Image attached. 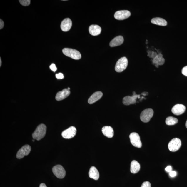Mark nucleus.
Wrapping results in <instances>:
<instances>
[{
    "label": "nucleus",
    "mask_w": 187,
    "mask_h": 187,
    "mask_svg": "<svg viewBox=\"0 0 187 187\" xmlns=\"http://www.w3.org/2000/svg\"><path fill=\"white\" fill-rule=\"evenodd\" d=\"M46 126L44 124L39 125L32 134L33 139L39 141L43 138L46 135Z\"/></svg>",
    "instance_id": "1"
},
{
    "label": "nucleus",
    "mask_w": 187,
    "mask_h": 187,
    "mask_svg": "<svg viewBox=\"0 0 187 187\" xmlns=\"http://www.w3.org/2000/svg\"><path fill=\"white\" fill-rule=\"evenodd\" d=\"M62 52L65 55L75 60L81 59V56L78 51L73 49L65 48L62 50Z\"/></svg>",
    "instance_id": "2"
},
{
    "label": "nucleus",
    "mask_w": 187,
    "mask_h": 187,
    "mask_svg": "<svg viewBox=\"0 0 187 187\" xmlns=\"http://www.w3.org/2000/svg\"><path fill=\"white\" fill-rule=\"evenodd\" d=\"M128 65V60L126 57L121 58L117 62L115 66V70L118 73L123 71L127 67Z\"/></svg>",
    "instance_id": "3"
},
{
    "label": "nucleus",
    "mask_w": 187,
    "mask_h": 187,
    "mask_svg": "<svg viewBox=\"0 0 187 187\" xmlns=\"http://www.w3.org/2000/svg\"><path fill=\"white\" fill-rule=\"evenodd\" d=\"M153 115V109L148 108L144 110L140 114V118L142 122L145 123L149 122Z\"/></svg>",
    "instance_id": "4"
},
{
    "label": "nucleus",
    "mask_w": 187,
    "mask_h": 187,
    "mask_svg": "<svg viewBox=\"0 0 187 187\" xmlns=\"http://www.w3.org/2000/svg\"><path fill=\"white\" fill-rule=\"evenodd\" d=\"M52 170L54 174L58 178H63L66 176V172L65 169L61 165L55 166L53 167Z\"/></svg>",
    "instance_id": "5"
},
{
    "label": "nucleus",
    "mask_w": 187,
    "mask_h": 187,
    "mask_svg": "<svg viewBox=\"0 0 187 187\" xmlns=\"http://www.w3.org/2000/svg\"><path fill=\"white\" fill-rule=\"evenodd\" d=\"M181 146V141L178 138H175L169 142L168 145V149L171 151L175 152L180 149Z\"/></svg>",
    "instance_id": "6"
},
{
    "label": "nucleus",
    "mask_w": 187,
    "mask_h": 187,
    "mask_svg": "<svg viewBox=\"0 0 187 187\" xmlns=\"http://www.w3.org/2000/svg\"><path fill=\"white\" fill-rule=\"evenodd\" d=\"M129 138L132 145L134 147L140 148L142 147V143L139 134L136 132L130 134Z\"/></svg>",
    "instance_id": "7"
},
{
    "label": "nucleus",
    "mask_w": 187,
    "mask_h": 187,
    "mask_svg": "<svg viewBox=\"0 0 187 187\" xmlns=\"http://www.w3.org/2000/svg\"><path fill=\"white\" fill-rule=\"evenodd\" d=\"M76 128L74 126H71L68 129L64 130L62 133V136L64 138L70 139L74 137L76 134Z\"/></svg>",
    "instance_id": "8"
},
{
    "label": "nucleus",
    "mask_w": 187,
    "mask_h": 187,
    "mask_svg": "<svg viewBox=\"0 0 187 187\" xmlns=\"http://www.w3.org/2000/svg\"><path fill=\"white\" fill-rule=\"evenodd\" d=\"M31 151V147L28 145H25L19 150L16 155L17 159H21L24 158L25 156L28 155Z\"/></svg>",
    "instance_id": "9"
},
{
    "label": "nucleus",
    "mask_w": 187,
    "mask_h": 187,
    "mask_svg": "<svg viewBox=\"0 0 187 187\" xmlns=\"http://www.w3.org/2000/svg\"><path fill=\"white\" fill-rule=\"evenodd\" d=\"M140 97V95L136 94L135 92H134L133 96H127L124 97L123 103L126 106L135 104L136 102V100L138 98H139Z\"/></svg>",
    "instance_id": "10"
},
{
    "label": "nucleus",
    "mask_w": 187,
    "mask_h": 187,
    "mask_svg": "<svg viewBox=\"0 0 187 187\" xmlns=\"http://www.w3.org/2000/svg\"><path fill=\"white\" fill-rule=\"evenodd\" d=\"M131 15V13L128 11L122 10L117 11L115 13V18L118 20H122L128 18Z\"/></svg>",
    "instance_id": "11"
},
{
    "label": "nucleus",
    "mask_w": 187,
    "mask_h": 187,
    "mask_svg": "<svg viewBox=\"0 0 187 187\" xmlns=\"http://www.w3.org/2000/svg\"><path fill=\"white\" fill-rule=\"evenodd\" d=\"M186 108L182 104H177L173 107L171 112L175 115L179 116L184 113Z\"/></svg>",
    "instance_id": "12"
},
{
    "label": "nucleus",
    "mask_w": 187,
    "mask_h": 187,
    "mask_svg": "<svg viewBox=\"0 0 187 187\" xmlns=\"http://www.w3.org/2000/svg\"><path fill=\"white\" fill-rule=\"evenodd\" d=\"M71 94V91L68 89H64L61 91L58 92L56 95V99L58 101L64 100L69 96Z\"/></svg>",
    "instance_id": "13"
},
{
    "label": "nucleus",
    "mask_w": 187,
    "mask_h": 187,
    "mask_svg": "<svg viewBox=\"0 0 187 187\" xmlns=\"http://www.w3.org/2000/svg\"><path fill=\"white\" fill-rule=\"evenodd\" d=\"M72 21L69 18H66L62 21L60 27L64 32H67L71 29L72 26Z\"/></svg>",
    "instance_id": "14"
},
{
    "label": "nucleus",
    "mask_w": 187,
    "mask_h": 187,
    "mask_svg": "<svg viewBox=\"0 0 187 187\" xmlns=\"http://www.w3.org/2000/svg\"><path fill=\"white\" fill-rule=\"evenodd\" d=\"M103 93L100 91H97L93 93L89 99L88 103L89 104H92L97 102L103 96Z\"/></svg>",
    "instance_id": "15"
},
{
    "label": "nucleus",
    "mask_w": 187,
    "mask_h": 187,
    "mask_svg": "<svg viewBox=\"0 0 187 187\" xmlns=\"http://www.w3.org/2000/svg\"><path fill=\"white\" fill-rule=\"evenodd\" d=\"M101 31H102V29L98 25H91L89 28V33L93 36H98L101 34Z\"/></svg>",
    "instance_id": "16"
},
{
    "label": "nucleus",
    "mask_w": 187,
    "mask_h": 187,
    "mask_svg": "<svg viewBox=\"0 0 187 187\" xmlns=\"http://www.w3.org/2000/svg\"><path fill=\"white\" fill-rule=\"evenodd\" d=\"M89 178L95 180H98L100 177L98 171L94 166L91 167L89 169Z\"/></svg>",
    "instance_id": "17"
},
{
    "label": "nucleus",
    "mask_w": 187,
    "mask_h": 187,
    "mask_svg": "<svg viewBox=\"0 0 187 187\" xmlns=\"http://www.w3.org/2000/svg\"><path fill=\"white\" fill-rule=\"evenodd\" d=\"M102 132L103 134L108 138H112L114 136L113 129L110 126H105L102 128Z\"/></svg>",
    "instance_id": "18"
},
{
    "label": "nucleus",
    "mask_w": 187,
    "mask_h": 187,
    "mask_svg": "<svg viewBox=\"0 0 187 187\" xmlns=\"http://www.w3.org/2000/svg\"><path fill=\"white\" fill-rule=\"evenodd\" d=\"M124 42L123 37L122 36H118L116 37L113 39L110 42V46L115 47L121 45Z\"/></svg>",
    "instance_id": "19"
},
{
    "label": "nucleus",
    "mask_w": 187,
    "mask_h": 187,
    "mask_svg": "<svg viewBox=\"0 0 187 187\" xmlns=\"http://www.w3.org/2000/svg\"><path fill=\"white\" fill-rule=\"evenodd\" d=\"M140 169V165L137 161L133 160L131 163L130 171L133 174H136L139 171Z\"/></svg>",
    "instance_id": "20"
},
{
    "label": "nucleus",
    "mask_w": 187,
    "mask_h": 187,
    "mask_svg": "<svg viewBox=\"0 0 187 187\" xmlns=\"http://www.w3.org/2000/svg\"><path fill=\"white\" fill-rule=\"evenodd\" d=\"M151 22L153 24L161 26H166L167 21L164 19L160 17H156L151 19Z\"/></svg>",
    "instance_id": "21"
},
{
    "label": "nucleus",
    "mask_w": 187,
    "mask_h": 187,
    "mask_svg": "<svg viewBox=\"0 0 187 187\" xmlns=\"http://www.w3.org/2000/svg\"><path fill=\"white\" fill-rule=\"evenodd\" d=\"M165 60L163 57V55L161 54H158V55L154 58L153 60V64H157L159 66H161L164 64Z\"/></svg>",
    "instance_id": "22"
},
{
    "label": "nucleus",
    "mask_w": 187,
    "mask_h": 187,
    "mask_svg": "<svg viewBox=\"0 0 187 187\" xmlns=\"http://www.w3.org/2000/svg\"><path fill=\"white\" fill-rule=\"evenodd\" d=\"M165 122L167 125L172 126L178 123V120L173 117L169 116L166 118Z\"/></svg>",
    "instance_id": "23"
},
{
    "label": "nucleus",
    "mask_w": 187,
    "mask_h": 187,
    "mask_svg": "<svg viewBox=\"0 0 187 187\" xmlns=\"http://www.w3.org/2000/svg\"><path fill=\"white\" fill-rule=\"evenodd\" d=\"M19 1L23 6H28L30 5L31 1L30 0H19Z\"/></svg>",
    "instance_id": "24"
},
{
    "label": "nucleus",
    "mask_w": 187,
    "mask_h": 187,
    "mask_svg": "<svg viewBox=\"0 0 187 187\" xmlns=\"http://www.w3.org/2000/svg\"><path fill=\"white\" fill-rule=\"evenodd\" d=\"M141 187H151V185L149 182L146 181L143 183Z\"/></svg>",
    "instance_id": "25"
},
{
    "label": "nucleus",
    "mask_w": 187,
    "mask_h": 187,
    "mask_svg": "<svg viewBox=\"0 0 187 187\" xmlns=\"http://www.w3.org/2000/svg\"><path fill=\"white\" fill-rule=\"evenodd\" d=\"M182 72L183 75L187 77V66L183 68Z\"/></svg>",
    "instance_id": "26"
},
{
    "label": "nucleus",
    "mask_w": 187,
    "mask_h": 187,
    "mask_svg": "<svg viewBox=\"0 0 187 187\" xmlns=\"http://www.w3.org/2000/svg\"><path fill=\"white\" fill-rule=\"evenodd\" d=\"M50 68L52 71L54 72H55L56 71V70H57V68L56 67L55 64H52L50 66Z\"/></svg>",
    "instance_id": "27"
},
{
    "label": "nucleus",
    "mask_w": 187,
    "mask_h": 187,
    "mask_svg": "<svg viewBox=\"0 0 187 187\" xmlns=\"http://www.w3.org/2000/svg\"><path fill=\"white\" fill-rule=\"evenodd\" d=\"M56 76L58 79H62L64 78V75L61 73L56 74Z\"/></svg>",
    "instance_id": "28"
},
{
    "label": "nucleus",
    "mask_w": 187,
    "mask_h": 187,
    "mask_svg": "<svg viewBox=\"0 0 187 187\" xmlns=\"http://www.w3.org/2000/svg\"><path fill=\"white\" fill-rule=\"evenodd\" d=\"M176 175L177 173L175 171H171L169 172V175L171 177H174L176 176Z\"/></svg>",
    "instance_id": "29"
},
{
    "label": "nucleus",
    "mask_w": 187,
    "mask_h": 187,
    "mask_svg": "<svg viewBox=\"0 0 187 187\" xmlns=\"http://www.w3.org/2000/svg\"><path fill=\"white\" fill-rule=\"evenodd\" d=\"M165 171L168 172H170L172 171V167L171 166H168L165 168Z\"/></svg>",
    "instance_id": "30"
},
{
    "label": "nucleus",
    "mask_w": 187,
    "mask_h": 187,
    "mask_svg": "<svg viewBox=\"0 0 187 187\" xmlns=\"http://www.w3.org/2000/svg\"><path fill=\"white\" fill-rule=\"evenodd\" d=\"M4 23L2 20L0 19V29H2L4 27Z\"/></svg>",
    "instance_id": "31"
},
{
    "label": "nucleus",
    "mask_w": 187,
    "mask_h": 187,
    "mask_svg": "<svg viewBox=\"0 0 187 187\" xmlns=\"http://www.w3.org/2000/svg\"><path fill=\"white\" fill-rule=\"evenodd\" d=\"M158 55V54L156 53V52H153L152 54L151 57V58H153V59L156 56Z\"/></svg>",
    "instance_id": "32"
},
{
    "label": "nucleus",
    "mask_w": 187,
    "mask_h": 187,
    "mask_svg": "<svg viewBox=\"0 0 187 187\" xmlns=\"http://www.w3.org/2000/svg\"><path fill=\"white\" fill-rule=\"evenodd\" d=\"M39 187H47L46 185L44 183H42L40 185Z\"/></svg>",
    "instance_id": "33"
},
{
    "label": "nucleus",
    "mask_w": 187,
    "mask_h": 187,
    "mask_svg": "<svg viewBox=\"0 0 187 187\" xmlns=\"http://www.w3.org/2000/svg\"><path fill=\"white\" fill-rule=\"evenodd\" d=\"M1 62H2L1 60V58H0V66H1Z\"/></svg>",
    "instance_id": "34"
},
{
    "label": "nucleus",
    "mask_w": 187,
    "mask_h": 187,
    "mask_svg": "<svg viewBox=\"0 0 187 187\" xmlns=\"http://www.w3.org/2000/svg\"><path fill=\"white\" fill-rule=\"evenodd\" d=\"M186 127L187 128V120L186 121Z\"/></svg>",
    "instance_id": "35"
},
{
    "label": "nucleus",
    "mask_w": 187,
    "mask_h": 187,
    "mask_svg": "<svg viewBox=\"0 0 187 187\" xmlns=\"http://www.w3.org/2000/svg\"><path fill=\"white\" fill-rule=\"evenodd\" d=\"M67 89H69V90H70V88L69 87V88H68Z\"/></svg>",
    "instance_id": "36"
},
{
    "label": "nucleus",
    "mask_w": 187,
    "mask_h": 187,
    "mask_svg": "<svg viewBox=\"0 0 187 187\" xmlns=\"http://www.w3.org/2000/svg\"><path fill=\"white\" fill-rule=\"evenodd\" d=\"M33 141H34V140H33Z\"/></svg>",
    "instance_id": "37"
}]
</instances>
